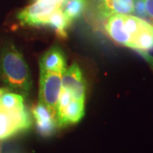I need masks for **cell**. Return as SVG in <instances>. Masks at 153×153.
Segmentation results:
<instances>
[{"label":"cell","instance_id":"obj_1","mask_svg":"<svg viewBox=\"0 0 153 153\" xmlns=\"http://www.w3.org/2000/svg\"><path fill=\"white\" fill-rule=\"evenodd\" d=\"M105 31L115 43L138 52L153 49V25L131 15H113L107 18Z\"/></svg>","mask_w":153,"mask_h":153},{"label":"cell","instance_id":"obj_2","mask_svg":"<svg viewBox=\"0 0 153 153\" xmlns=\"http://www.w3.org/2000/svg\"><path fill=\"white\" fill-rule=\"evenodd\" d=\"M0 78L6 86L27 98L32 88L27 64L13 44H7L0 53Z\"/></svg>","mask_w":153,"mask_h":153},{"label":"cell","instance_id":"obj_3","mask_svg":"<svg viewBox=\"0 0 153 153\" xmlns=\"http://www.w3.org/2000/svg\"><path fill=\"white\" fill-rule=\"evenodd\" d=\"M64 71L40 70L39 103L44 105L56 118V105L61 90V80Z\"/></svg>","mask_w":153,"mask_h":153},{"label":"cell","instance_id":"obj_4","mask_svg":"<svg viewBox=\"0 0 153 153\" xmlns=\"http://www.w3.org/2000/svg\"><path fill=\"white\" fill-rule=\"evenodd\" d=\"M31 126L32 118L26 108L9 110L0 105V140L27 131Z\"/></svg>","mask_w":153,"mask_h":153},{"label":"cell","instance_id":"obj_5","mask_svg":"<svg viewBox=\"0 0 153 153\" xmlns=\"http://www.w3.org/2000/svg\"><path fill=\"white\" fill-rule=\"evenodd\" d=\"M60 7L55 0H38L22 9L17 14V19L22 26L44 27L49 16Z\"/></svg>","mask_w":153,"mask_h":153},{"label":"cell","instance_id":"obj_6","mask_svg":"<svg viewBox=\"0 0 153 153\" xmlns=\"http://www.w3.org/2000/svg\"><path fill=\"white\" fill-rule=\"evenodd\" d=\"M61 87L71 94L72 98L84 101L86 93V82L82 71L76 63H73L64 71L61 80Z\"/></svg>","mask_w":153,"mask_h":153},{"label":"cell","instance_id":"obj_7","mask_svg":"<svg viewBox=\"0 0 153 153\" xmlns=\"http://www.w3.org/2000/svg\"><path fill=\"white\" fill-rule=\"evenodd\" d=\"M36 128L38 132L43 136H50L56 130L58 124L56 118L44 105L38 102L32 109Z\"/></svg>","mask_w":153,"mask_h":153},{"label":"cell","instance_id":"obj_8","mask_svg":"<svg viewBox=\"0 0 153 153\" xmlns=\"http://www.w3.org/2000/svg\"><path fill=\"white\" fill-rule=\"evenodd\" d=\"M40 70L46 71H65L66 60L64 52L58 46H53L47 50L39 60Z\"/></svg>","mask_w":153,"mask_h":153},{"label":"cell","instance_id":"obj_9","mask_svg":"<svg viewBox=\"0 0 153 153\" xmlns=\"http://www.w3.org/2000/svg\"><path fill=\"white\" fill-rule=\"evenodd\" d=\"M98 10L103 18L113 15H130L134 10V0H100Z\"/></svg>","mask_w":153,"mask_h":153},{"label":"cell","instance_id":"obj_10","mask_svg":"<svg viewBox=\"0 0 153 153\" xmlns=\"http://www.w3.org/2000/svg\"><path fill=\"white\" fill-rule=\"evenodd\" d=\"M84 114V101L72 99L62 112L56 116L58 127L75 124L82 119Z\"/></svg>","mask_w":153,"mask_h":153},{"label":"cell","instance_id":"obj_11","mask_svg":"<svg viewBox=\"0 0 153 153\" xmlns=\"http://www.w3.org/2000/svg\"><path fill=\"white\" fill-rule=\"evenodd\" d=\"M71 24V22L66 18L60 8L55 10L48 18L44 27H48L55 31L58 38H66L67 29Z\"/></svg>","mask_w":153,"mask_h":153},{"label":"cell","instance_id":"obj_12","mask_svg":"<svg viewBox=\"0 0 153 153\" xmlns=\"http://www.w3.org/2000/svg\"><path fill=\"white\" fill-rule=\"evenodd\" d=\"M87 4V0H65L60 4V8L66 18L71 22L82 16Z\"/></svg>","mask_w":153,"mask_h":153},{"label":"cell","instance_id":"obj_13","mask_svg":"<svg viewBox=\"0 0 153 153\" xmlns=\"http://www.w3.org/2000/svg\"><path fill=\"white\" fill-rule=\"evenodd\" d=\"M0 105L9 110L25 109L24 97L21 94L6 91L0 98Z\"/></svg>","mask_w":153,"mask_h":153},{"label":"cell","instance_id":"obj_14","mask_svg":"<svg viewBox=\"0 0 153 153\" xmlns=\"http://www.w3.org/2000/svg\"><path fill=\"white\" fill-rule=\"evenodd\" d=\"M133 13L135 14V16L140 17L146 22L152 23L151 18L148 16L146 5H145V1L144 0H134V10Z\"/></svg>","mask_w":153,"mask_h":153},{"label":"cell","instance_id":"obj_15","mask_svg":"<svg viewBox=\"0 0 153 153\" xmlns=\"http://www.w3.org/2000/svg\"><path fill=\"white\" fill-rule=\"evenodd\" d=\"M144 1H145L146 12L153 24V0H144Z\"/></svg>","mask_w":153,"mask_h":153},{"label":"cell","instance_id":"obj_16","mask_svg":"<svg viewBox=\"0 0 153 153\" xmlns=\"http://www.w3.org/2000/svg\"><path fill=\"white\" fill-rule=\"evenodd\" d=\"M140 53V55L142 56L143 58L145 59V60L147 62L148 64L150 65V66L152 67L153 69V56L152 55H151L150 54H148L147 52H139Z\"/></svg>","mask_w":153,"mask_h":153},{"label":"cell","instance_id":"obj_17","mask_svg":"<svg viewBox=\"0 0 153 153\" xmlns=\"http://www.w3.org/2000/svg\"><path fill=\"white\" fill-rule=\"evenodd\" d=\"M6 91H8V89H6V88H0V98H1V96H2L5 93Z\"/></svg>","mask_w":153,"mask_h":153},{"label":"cell","instance_id":"obj_18","mask_svg":"<svg viewBox=\"0 0 153 153\" xmlns=\"http://www.w3.org/2000/svg\"><path fill=\"white\" fill-rule=\"evenodd\" d=\"M34 1H38V0H34ZM55 1H56V2H58V3H59L60 4H62V3H63V2H64L65 0H55Z\"/></svg>","mask_w":153,"mask_h":153}]
</instances>
